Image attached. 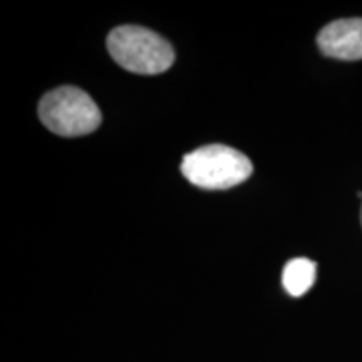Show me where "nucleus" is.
<instances>
[{
  "mask_svg": "<svg viewBox=\"0 0 362 362\" xmlns=\"http://www.w3.org/2000/svg\"><path fill=\"white\" fill-rule=\"evenodd\" d=\"M39 117L59 136H84L101 124L103 116L88 93L74 86H62L47 93L39 103Z\"/></svg>",
  "mask_w": 362,
  "mask_h": 362,
  "instance_id": "obj_3",
  "label": "nucleus"
},
{
  "mask_svg": "<svg viewBox=\"0 0 362 362\" xmlns=\"http://www.w3.org/2000/svg\"><path fill=\"white\" fill-rule=\"evenodd\" d=\"M253 171L252 161L223 144H210L188 153L181 161V173L194 187L226 189L243 183Z\"/></svg>",
  "mask_w": 362,
  "mask_h": 362,
  "instance_id": "obj_2",
  "label": "nucleus"
},
{
  "mask_svg": "<svg viewBox=\"0 0 362 362\" xmlns=\"http://www.w3.org/2000/svg\"><path fill=\"white\" fill-rule=\"evenodd\" d=\"M107 51L117 64L134 74H161L175 61L168 40L139 25H123L111 30Z\"/></svg>",
  "mask_w": 362,
  "mask_h": 362,
  "instance_id": "obj_1",
  "label": "nucleus"
},
{
  "mask_svg": "<svg viewBox=\"0 0 362 362\" xmlns=\"http://www.w3.org/2000/svg\"><path fill=\"white\" fill-rule=\"evenodd\" d=\"M317 44L327 57L341 59V61H361L362 19L330 22L317 35Z\"/></svg>",
  "mask_w": 362,
  "mask_h": 362,
  "instance_id": "obj_4",
  "label": "nucleus"
},
{
  "mask_svg": "<svg viewBox=\"0 0 362 362\" xmlns=\"http://www.w3.org/2000/svg\"><path fill=\"white\" fill-rule=\"evenodd\" d=\"M317 267L309 259H293L285 265L282 274V284L285 291L292 297H300L309 292L315 282Z\"/></svg>",
  "mask_w": 362,
  "mask_h": 362,
  "instance_id": "obj_5",
  "label": "nucleus"
},
{
  "mask_svg": "<svg viewBox=\"0 0 362 362\" xmlns=\"http://www.w3.org/2000/svg\"><path fill=\"white\" fill-rule=\"evenodd\" d=\"M361 218H362V211H361Z\"/></svg>",
  "mask_w": 362,
  "mask_h": 362,
  "instance_id": "obj_6",
  "label": "nucleus"
}]
</instances>
